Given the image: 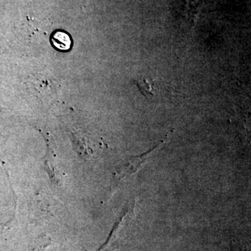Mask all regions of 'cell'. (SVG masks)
I'll return each mask as SVG.
<instances>
[{
	"mask_svg": "<svg viewBox=\"0 0 251 251\" xmlns=\"http://www.w3.org/2000/svg\"><path fill=\"white\" fill-rule=\"evenodd\" d=\"M52 43L54 47L59 50L66 51L70 49L72 40L67 33L57 31L52 36Z\"/></svg>",
	"mask_w": 251,
	"mask_h": 251,
	"instance_id": "obj_1",
	"label": "cell"
},
{
	"mask_svg": "<svg viewBox=\"0 0 251 251\" xmlns=\"http://www.w3.org/2000/svg\"><path fill=\"white\" fill-rule=\"evenodd\" d=\"M137 85L143 95H153V90H154V83L153 81L149 79H140L137 81Z\"/></svg>",
	"mask_w": 251,
	"mask_h": 251,
	"instance_id": "obj_2",
	"label": "cell"
},
{
	"mask_svg": "<svg viewBox=\"0 0 251 251\" xmlns=\"http://www.w3.org/2000/svg\"><path fill=\"white\" fill-rule=\"evenodd\" d=\"M0 111H1V108H0Z\"/></svg>",
	"mask_w": 251,
	"mask_h": 251,
	"instance_id": "obj_3",
	"label": "cell"
}]
</instances>
